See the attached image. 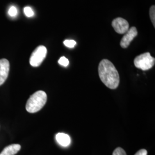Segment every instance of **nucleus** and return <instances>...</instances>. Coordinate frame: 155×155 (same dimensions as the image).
I'll return each mask as SVG.
<instances>
[{"mask_svg":"<svg viewBox=\"0 0 155 155\" xmlns=\"http://www.w3.org/2000/svg\"><path fill=\"white\" fill-rule=\"evenodd\" d=\"M98 73L101 81L106 87L116 89L120 83V76L116 68L110 61L102 60L99 64Z\"/></svg>","mask_w":155,"mask_h":155,"instance_id":"obj_1","label":"nucleus"},{"mask_svg":"<svg viewBox=\"0 0 155 155\" xmlns=\"http://www.w3.org/2000/svg\"><path fill=\"white\" fill-rule=\"evenodd\" d=\"M47 94L43 91H38L32 94L26 104V110L31 113H35L40 110L46 104Z\"/></svg>","mask_w":155,"mask_h":155,"instance_id":"obj_2","label":"nucleus"},{"mask_svg":"<svg viewBox=\"0 0 155 155\" xmlns=\"http://www.w3.org/2000/svg\"><path fill=\"white\" fill-rule=\"evenodd\" d=\"M155 59L150 52H146L137 56L134 60V66L143 71L148 70L154 66Z\"/></svg>","mask_w":155,"mask_h":155,"instance_id":"obj_3","label":"nucleus"},{"mask_svg":"<svg viewBox=\"0 0 155 155\" xmlns=\"http://www.w3.org/2000/svg\"><path fill=\"white\" fill-rule=\"evenodd\" d=\"M47 54V50L43 45H39L33 51L30 57V64L34 67H39L45 60Z\"/></svg>","mask_w":155,"mask_h":155,"instance_id":"obj_4","label":"nucleus"},{"mask_svg":"<svg viewBox=\"0 0 155 155\" xmlns=\"http://www.w3.org/2000/svg\"><path fill=\"white\" fill-rule=\"evenodd\" d=\"M111 25L117 33L125 34L129 29V25L127 21L121 17H117L111 22Z\"/></svg>","mask_w":155,"mask_h":155,"instance_id":"obj_5","label":"nucleus"},{"mask_svg":"<svg viewBox=\"0 0 155 155\" xmlns=\"http://www.w3.org/2000/svg\"><path fill=\"white\" fill-rule=\"evenodd\" d=\"M137 34H138V32L136 27H132L129 28L127 32L125 33L122 39L121 40V41H120L121 47L123 48H127L133 39L137 36Z\"/></svg>","mask_w":155,"mask_h":155,"instance_id":"obj_6","label":"nucleus"},{"mask_svg":"<svg viewBox=\"0 0 155 155\" xmlns=\"http://www.w3.org/2000/svg\"><path fill=\"white\" fill-rule=\"evenodd\" d=\"M10 69L9 61L6 59H0V86L5 82Z\"/></svg>","mask_w":155,"mask_h":155,"instance_id":"obj_7","label":"nucleus"},{"mask_svg":"<svg viewBox=\"0 0 155 155\" xmlns=\"http://www.w3.org/2000/svg\"><path fill=\"white\" fill-rule=\"evenodd\" d=\"M58 143L63 147H68L71 144V138L66 133H58L55 136Z\"/></svg>","mask_w":155,"mask_h":155,"instance_id":"obj_8","label":"nucleus"},{"mask_svg":"<svg viewBox=\"0 0 155 155\" xmlns=\"http://www.w3.org/2000/svg\"><path fill=\"white\" fill-rule=\"evenodd\" d=\"M21 149V145L19 144H12L7 146L1 152L0 155H15Z\"/></svg>","mask_w":155,"mask_h":155,"instance_id":"obj_9","label":"nucleus"},{"mask_svg":"<svg viewBox=\"0 0 155 155\" xmlns=\"http://www.w3.org/2000/svg\"><path fill=\"white\" fill-rule=\"evenodd\" d=\"M150 20L152 23L153 25V27H155V5H152L150 9Z\"/></svg>","mask_w":155,"mask_h":155,"instance_id":"obj_10","label":"nucleus"},{"mask_svg":"<svg viewBox=\"0 0 155 155\" xmlns=\"http://www.w3.org/2000/svg\"><path fill=\"white\" fill-rule=\"evenodd\" d=\"M24 12L25 16L28 17H33L34 15V12L31 7L26 6L24 8Z\"/></svg>","mask_w":155,"mask_h":155,"instance_id":"obj_11","label":"nucleus"},{"mask_svg":"<svg viewBox=\"0 0 155 155\" xmlns=\"http://www.w3.org/2000/svg\"><path fill=\"white\" fill-rule=\"evenodd\" d=\"M64 45L68 48H74L76 45V41L73 40H66L63 42Z\"/></svg>","mask_w":155,"mask_h":155,"instance_id":"obj_12","label":"nucleus"},{"mask_svg":"<svg viewBox=\"0 0 155 155\" xmlns=\"http://www.w3.org/2000/svg\"><path fill=\"white\" fill-rule=\"evenodd\" d=\"M58 63L62 66L67 67L69 64V61L66 57L62 56L59 59Z\"/></svg>","mask_w":155,"mask_h":155,"instance_id":"obj_13","label":"nucleus"},{"mask_svg":"<svg viewBox=\"0 0 155 155\" xmlns=\"http://www.w3.org/2000/svg\"><path fill=\"white\" fill-rule=\"evenodd\" d=\"M113 155H127L125 151L122 148L118 147L114 150Z\"/></svg>","mask_w":155,"mask_h":155,"instance_id":"obj_14","label":"nucleus"},{"mask_svg":"<svg viewBox=\"0 0 155 155\" xmlns=\"http://www.w3.org/2000/svg\"><path fill=\"white\" fill-rule=\"evenodd\" d=\"M9 15L11 17H15L17 15V9L14 6H12L11 7L9 8V12H8Z\"/></svg>","mask_w":155,"mask_h":155,"instance_id":"obj_15","label":"nucleus"},{"mask_svg":"<svg viewBox=\"0 0 155 155\" xmlns=\"http://www.w3.org/2000/svg\"><path fill=\"white\" fill-rule=\"evenodd\" d=\"M134 155H147V150L144 149L140 150Z\"/></svg>","mask_w":155,"mask_h":155,"instance_id":"obj_16","label":"nucleus"}]
</instances>
